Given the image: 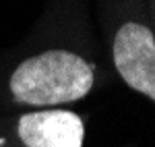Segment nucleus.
<instances>
[{
  "label": "nucleus",
  "mask_w": 155,
  "mask_h": 147,
  "mask_svg": "<svg viewBox=\"0 0 155 147\" xmlns=\"http://www.w3.org/2000/svg\"><path fill=\"white\" fill-rule=\"evenodd\" d=\"M11 93L21 104L56 106L85 98L93 87V66L68 50H48L23 60L11 75Z\"/></svg>",
  "instance_id": "obj_1"
},
{
  "label": "nucleus",
  "mask_w": 155,
  "mask_h": 147,
  "mask_svg": "<svg viewBox=\"0 0 155 147\" xmlns=\"http://www.w3.org/2000/svg\"><path fill=\"white\" fill-rule=\"evenodd\" d=\"M114 64L124 83L155 102V37L141 23H124L114 37Z\"/></svg>",
  "instance_id": "obj_2"
},
{
  "label": "nucleus",
  "mask_w": 155,
  "mask_h": 147,
  "mask_svg": "<svg viewBox=\"0 0 155 147\" xmlns=\"http://www.w3.org/2000/svg\"><path fill=\"white\" fill-rule=\"evenodd\" d=\"M17 133L27 147H81L85 126L71 110H41L23 114Z\"/></svg>",
  "instance_id": "obj_3"
}]
</instances>
